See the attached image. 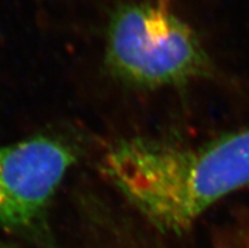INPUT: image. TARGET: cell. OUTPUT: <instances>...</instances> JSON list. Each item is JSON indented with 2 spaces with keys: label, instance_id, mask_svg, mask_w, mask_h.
Wrapping results in <instances>:
<instances>
[{
  "label": "cell",
  "instance_id": "obj_1",
  "mask_svg": "<svg viewBox=\"0 0 249 248\" xmlns=\"http://www.w3.org/2000/svg\"><path fill=\"white\" fill-rule=\"evenodd\" d=\"M101 172L155 228L180 234L249 185V127L194 146L123 139L103 156Z\"/></svg>",
  "mask_w": 249,
  "mask_h": 248
},
{
  "label": "cell",
  "instance_id": "obj_2",
  "mask_svg": "<svg viewBox=\"0 0 249 248\" xmlns=\"http://www.w3.org/2000/svg\"><path fill=\"white\" fill-rule=\"evenodd\" d=\"M105 62L115 77L147 89L180 86L212 73L210 57L194 29L153 4H128L114 13Z\"/></svg>",
  "mask_w": 249,
  "mask_h": 248
},
{
  "label": "cell",
  "instance_id": "obj_3",
  "mask_svg": "<svg viewBox=\"0 0 249 248\" xmlns=\"http://www.w3.org/2000/svg\"><path fill=\"white\" fill-rule=\"evenodd\" d=\"M77 152L57 135L0 146V229L41 248H56L50 208Z\"/></svg>",
  "mask_w": 249,
  "mask_h": 248
},
{
  "label": "cell",
  "instance_id": "obj_4",
  "mask_svg": "<svg viewBox=\"0 0 249 248\" xmlns=\"http://www.w3.org/2000/svg\"><path fill=\"white\" fill-rule=\"evenodd\" d=\"M0 248H6V247H5V246L1 245V243H0Z\"/></svg>",
  "mask_w": 249,
  "mask_h": 248
}]
</instances>
